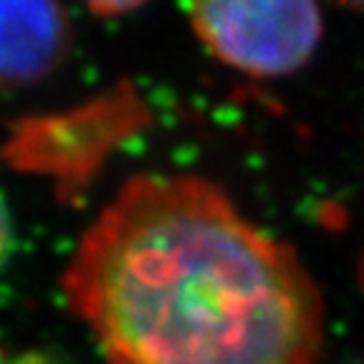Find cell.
I'll return each instance as SVG.
<instances>
[{
	"mask_svg": "<svg viewBox=\"0 0 364 364\" xmlns=\"http://www.w3.org/2000/svg\"><path fill=\"white\" fill-rule=\"evenodd\" d=\"M63 299L109 364H316L324 304L294 248L195 175L132 177L81 235Z\"/></svg>",
	"mask_w": 364,
	"mask_h": 364,
	"instance_id": "6da1fadb",
	"label": "cell"
},
{
	"mask_svg": "<svg viewBox=\"0 0 364 364\" xmlns=\"http://www.w3.org/2000/svg\"><path fill=\"white\" fill-rule=\"evenodd\" d=\"M149 122L136 86L119 81L68 109L16 119L0 142V159L16 172L48 180L61 203H76Z\"/></svg>",
	"mask_w": 364,
	"mask_h": 364,
	"instance_id": "7a4b0ae2",
	"label": "cell"
},
{
	"mask_svg": "<svg viewBox=\"0 0 364 364\" xmlns=\"http://www.w3.org/2000/svg\"><path fill=\"white\" fill-rule=\"evenodd\" d=\"M203 46L225 66L256 79L291 74L311 58L324 21L301 0H223L190 8Z\"/></svg>",
	"mask_w": 364,
	"mask_h": 364,
	"instance_id": "3957f363",
	"label": "cell"
},
{
	"mask_svg": "<svg viewBox=\"0 0 364 364\" xmlns=\"http://www.w3.org/2000/svg\"><path fill=\"white\" fill-rule=\"evenodd\" d=\"M71 21L56 3L0 0V89L38 84L66 61Z\"/></svg>",
	"mask_w": 364,
	"mask_h": 364,
	"instance_id": "277c9868",
	"label": "cell"
},
{
	"mask_svg": "<svg viewBox=\"0 0 364 364\" xmlns=\"http://www.w3.org/2000/svg\"><path fill=\"white\" fill-rule=\"evenodd\" d=\"M13 220H11V213H8V205L0 195V266L8 261L13 250Z\"/></svg>",
	"mask_w": 364,
	"mask_h": 364,
	"instance_id": "5b68a950",
	"label": "cell"
},
{
	"mask_svg": "<svg viewBox=\"0 0 364 364\" xmlns=\"http://www.w3.org/2000/svg\"><path fill=\"white\" fill-rule=\"evenodd\" d=\"M139 8V3H129V0H104V3H91L89 11L97 18H114V16H124Z\"/></svg>",
	"mask_w": 364,
	"mask_h": 364,
	"instance_id": "8992f818",
	"label": "cell"
},
{
	"mask_svg": "<svg viewBox=\"0 0 364 364\" xmlns=\"http://www.w3.org/2000/svg\"><path fill=\"white\" fill-rule=\"evenodd\" d=\"M0 364H46V362H41V359H33V362H31V359H11L0 349Z\"/></svg>",
	"mask_w": 364,
	"mask_h": 364,
	"instance_id": "52a82bcc",
	"label": "cell"
},
{
	"mask_svg": "<svg viewBox=\"0 0 364 364\" xmlns=\"http://www.w3.org/2000/svg\"><path fill=\"white\" fill-rule=\"evenodd\" d=\"M359 281H362V289H364V258H362V266H359Z\"/></svg>",
	"mask_w": 364,
	"mask_h": 364,
	"instance_id": "ba28073f",
	"label": "cell"
}]
</instances>
